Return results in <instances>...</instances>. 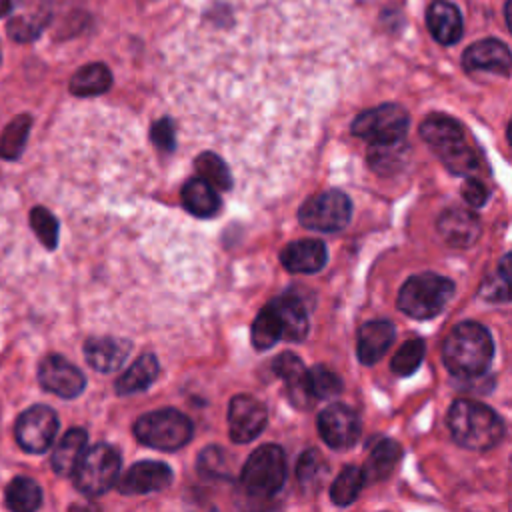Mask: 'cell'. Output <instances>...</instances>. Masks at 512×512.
<instances>
[{
    "mask_svg": "<svg viewBox=\"0 0 512 512\" xmlns=\"http://www.w3.org/2000/svg\"><path fill=\"white\" fill-rule=\"evenodd\" d=\"M326 474H328V464L316 448H308L300 454L298 466H296V476L304 490H308V492L318 490L322 486V480Z\"/></svg>",
    "mask_w": 512,
    "mask_h": 512,
    "instance_id": "obj_34",
    "label": "cell"
},
{
    "mask_svg": "<svg viewBox=\"0 0 512 512\" xmlns=\"http://www.w3.org/2000/svg\"><path fill=\"white\" fill-rule=\"evenodd\" d=\"M266 422H268V410L258 398L250 394H238L230 400L228 432L232 442L236 444L252 442L264 430Z\"/></svg>",
    "mask_w": 512,
    "mask_h": 512,
    "instance_id": "obj_11",
    "label": "cell"
},
{
    "mask_svg": "<svg viewBox=\"0 0 512 512\" xmlns=\"http://www.w3.org/2000/svg\"><path fill=\"white\" fill-rule=\"evenodd\" d=\"M462 66L468 72H494L500 76H508L512 66L510 48L496 38L478 40L464 50Z\"/></svg>",
    "mask_w": 512,
    "mask_h": 512,
    "instance_id": "obj_15",
    "label": "cell"
},
{
    "mask_svg": "<svg viewBox=\"0 0 512 512\" xmlns=\"http://www.w3.org/2000/svg\"><path fill=\"white\" fill-rule=\"evenodd\" d=\"M32 118L28 114H18L0 136V158L18 160L24 152Z\"/></svg>",
    "mask_w": 512,
    "mask_h": 512,
    "instance_id": "obj_33",
    "label": "cell"
},
{
    "mask_svg": "<svg viewBox=\"0 0 512 512\" xmlns=\"http://www.w3.org/2000/svg\"><path fill=\"white\" fill-rule=\"evenodd\" d=\"M394 340V324L388 320H370L360 326L356 352L358 360L366 366L376 364Z\"/></svg>",
    "mask_w": 512,
    "mask_h": 512,
    "instance_id": "obj_21",
    "label": "cell"
},
{
    "mask_svg": "<svg viewBox=\"0 0 512 512\" xmlns=\"http://www.w3.org/2000/svg\"><path fill=\"white\" fill-rule=\"evenodd\" d=\"M402 456V446L392 438H378L376 444L370 446V454L366 458V464L362 468L366 482H378L386 480L392 470L396 468L398 460Z\"/></svg>",
    "mask_w": 512,
    "mask_h": 512,
    "instance_id": "obj_25",
    "label": "cell"
},
{
    "mask_svg": "<svg viewBox=\"0 0 512 512\" xmlns=\"http://www.w3.org/2000/svg\"><path fill=\"white\" fill-rule=\"evenodd\" d=\"M422 140L440 156L446 150L464 142V130L458 120L446 114H430L420 124Z\"/></svg>",
    "mask_w": 512,
    "mask_h": 512,
    "instance_id": "obj_22",
    "label": "cell"
},
{
    "mask_svg": "<svg viewBox=\"0 0 512 512\" xmlns=\"http://www.w3.org/2000/svg\"><path fill=\"white\" fill-rule=\"evenodd\" d=\"M30 226L36 234V238L48 248L54 250L58 246V220L56 216L44 208V206H36L30 212Z\"/></svg>",
    "mask_w": 512,
    "mask_h": 512,
    "instance_id": "obj_39",
    "label": "cell"
},
{
    "mask_svg": "<svg viewBox=\"0 0 512 512\" xmlns=\"http://www.w3.org/2000/svg\"><path fill=\"white\" fill-rule=\"evenodd\" d=\"M424 352H426V344L422 338H410L406 340L398 352L392 356V362H390V368L396 376H410L418 370L422 358H424Z\"/></svg>",
    "mask_w": 512,
    "mask_h": 512,
    "instance_id": "obj_38",
    "label": "cell"
},
{
    "mask_svg": "<svg viewBox=\"0 0 512 512\" xmlns=\"http://www.w3.org/2000/svg\"><path fill=\"white\" fill-rule=\"evenodd\" d=\"M10 8H12V2H10V0H0V18H2V16H8Z\"/></svg>",
    "mask_w": 512,
    "mask_h": 512,
    "instance_id": "obj_44",
    "label": "cell"
},
{
    "mask_svg": "<svg viewBox=\"0 0 512 512\" xmlns=\"http://www.w3.org/2000/svg\"><path fill=\"white\" fill-rule=\"evenodd\" d=\"M182 204L184 208L198 216V218H210L214 214H218L222 202H220V194L214 186H210L206 180L198 178H190L184 186H182Z\"/></svg>",
    "mask_w": 512,
    "mask_h": 512,
    "instance_id": "obj_24",
    "label": "cell"
},
{
    "mask_svg": "<svg viewBox=\"0 0 512 512\" xmlns=\"http://www.w3.org/2000/svg\"><path fill=\"white\" fill-rule=\"evenodd\" d=\"M364 484H366V478L362 468L344 466L330 486V498L336 506H348L358 498Z\"/></svg>",
    "mask_w": 512,
    "mask_h": 512,
    "instance_id": "obj_32",
    "label": "cell"
},
{
    "mask_svg": "<svg viewBox=\"0 0 512 512\" xmlns=\"http://www.w3.org/2000/svg\"><path fill=\"white\" fill-rule=\"evenodd\" d=\"M278 340H282V324L278 314L274 312L272 304L268 302L254 318L252 330H250V342L256 350L264 352L272 348Z\"/></svg>",
    "mask_w": 512,
    "mask_h": 512,
    "instance_id": "obj_30",
    "label": "cell"
},
{
    "mask_svg": "<svg viewBox=\"0 0 512 512\" xmlns=\"http://www.w3.org/2000/svg\"><path fill=\"white\" fill-rule=\"evenodd\" d=\"M454 296V282L436 272H422L410 276L396 298L398 308L416 320L438 316Z\"/></svg>",
    "mask_w": 512,
    "mask_h": 512,
    "instance_id": "obj_3",
    "label": "cell"
},
{
    "mask_svg": "<svg viewBox=\"0 0 512 512\" xmlns=\"http://www.w3.org/2000/svg\"><path fill=\"white\" fill-rule=\"evenodd\" d=\"M286 480V456L278 444L256 448L240 470V486L254 498L274 496Z\"/></svg>",
    "mask_w": 512,
    "mask_h": 512,
    "instance_id": "obj_5",
    "label": "cell"
},
{
    "mask_svg": "<svg viewBox=\"0 0 512 512\" xmlns=\"http://www.w3.org/2000/svg\"><path fill=\"white\" fill-rule=\"evenodd\" d=\"M150 138L156 144L158 150L162 152H174L176 148V126L172 122V118L164 116L160 120H156L150 128Z\"/></svg>",
    "mask_w": 512,
    "mask_h": 512,
    "instance_id": "obj_42",
    "label": "cell"
},
{
    "mask_svg": "<svg viewBox=\"0 0 512 512\" xmlns=\"http://www.w3.org/2000/svg\"><path fill=\"white\" fill-rule=\"evenodd\" d=\"M198 472L206 478H228L230 468L226 464V452L220 446H206L198 456Z\"/></svg>",
    "mask_w": 512,
    "mask_h": 512,
    "instance_id": "obj_41",
    "label": "cell"
},
{
    "mask_svg": "<svg viewBox=\"0 0 512 512\" xmlns=\"http://www.w3.org/2000/svg\"><path fill=\"white\" fill-rule=\"evenodd\" d=\"M316 426L320 438L334 450H346L354 446L362 432L358 414L350 406L340 402L326 406L320 412Z\"/></svg>",
    "mask_w": 512,
    "mask_h": 512,
    "instance_id": "obj_10",
    "label": "cell"
},
{
    "mask_svg": "<svg viewBox=\"0 0 512 512\" xmlns=\"http://www.w3.org/2000/svg\"><path fill=\"white\" fill-rule=\"evenodd\" d=\"M50 18L52 8L48 0H16L8 12L6 32L14 42H32L44 32Z\"/></svg>",
    "mask_w": 512,
    "mask_h": 512,
    "instance_id": "obj_13",
    "label": "cell"
},
{
    "mask_svg": "<svg viewBox=\"0 0 512 512\" xmlns=\"http://www.w3.org/2000/svg\"><path fill=\"white\" fill-rule=\"evenodd\" d=\"M446 422L452 438L468 450H490L504 436L502 418L490 406L468 398L450 404Z\"/></svg>",
    "mask_w": 512,
    "mask_h": 512,
    "instance_id": "obj_2",
    "label": "cell"
},
{
    "mask_svg": "<svg viewBox=\"0 0 512 512\" xmlns=\"http://www.w3.org/2000/svg\"><path fill=\"white\" fill-rule=\"evenodd\" d=\"M120 452L106 444L98 442L90 448L84 450L82 458L78 460L72 476H74V486L84 494V496H100L108 492L118 476H120Z\"/></svg>",
    "mask_w": 512,
    "mask_h": 512,
    "instance_id": "obj_6",
    "label": "cell"
},
{
    "mask_svg": "<svg viewBox=\"0 0 512 512\" xmlns=\"http://www.w3.org/2000/svg\"><path fill=\"white\" fill-rule=\"evenodd\" d=\"M158 372H160V364L154 354L148 352V354L138 356L126 368V372L116 380V394L128 396V394L146 390L158 378Z\"/></svg>",
    "mask_w": 512,
    "mask_h": 512,
    "instance_id": "obj_26",
    "label": "cell"
},
{
    "mask_svg": "<svg viewBox=\"0 0 512 512\" xmlns=\"http://www.w3.org/2000/svg\"><path fill=\"white\" fill-rule=\"evenodd\" d=\"M460 192H462L464 202H466L468 206H472V208L484 206L486 200H488V196H490L486 184H484L482 180H478V178H472V176H468V178L462 182Z\"/></svg>",
    "mask_w": 512,
    "mask_h": 512,
    "instance_id": "obj_43",
    "label": "cell"
},
{
    "mask_svg": "<svg viewBox=\"0 0 512 512\" xmlns=\"http://www.w3.org/2000/svg\"><path fill=\"white\" fill-rule=\"evenodd\" d=\"M408 112L398 104H380L360 112L352 120V134L368 140V144H386L404 140L408 132Z\"/></svg>",
    "mask_w": 512,
    "mask_h": 512,
    "instance_id": "obj_7",
    "label": "cell"
},
{
    "mask_svg": "<svg viewBox=\"0 0 512 512\" xmlns=\"http://www.w3.org/2000/svg\"><path fill=\"white\" fill-rule=\"evenodd\" d=\"M270 370L284 380L286 384V390H288V396H290V402L298 408H310L312 406V396L308 392V384H306V366L304 362L292 354V352H282L278 354L272 364H270Z\"/></svg>",
    "mask_w": 512,
    "mask_h": 512,
    "instance_id": "obj_18",
    "label": "cell"
},
{
    "mask_svg": "<svg viewBox=\"0 0 512 512\" xmlns=\"http://www.w3.org/2000/svg\"><path fill=\"white\" fill-rule=\"evenodd\" d=\"M442 358L456 378H480L492 364L494 342L486 326L466 320L456 324L444 340Z\"/></svg>",
    "mask_w": 512,
    "mask_h": 512,
    "instance_id": "obj_1",
    "label": "cell"
},
{
    "mask_svg": "<svg viewBox=\"0 0 512 512\" xmlns=\"http://www.w3.org/2000/svg\"><path fill=\"white\" fill-rule=\"evenodd\" d=\"M352 216V202L340 190H326L310 196L298 210V222L318 232L342 230Z\"/></svg>",
    "mask_w": 512,
    "mask_h": 512,
    "instance_id": "obj_8",
    "label": "cell"
},
{
    "mask_svg": "<svg viewBox=\"0 0 512 512\" xmlns=\"http://www.w3.org/2000/svg\"><path fill=\"white\" fill-rule=\"evenodd\" d=\"M174 478V472L168 464L158 462V460H140L132 464L122 478L116 480L118 490L128 496H138V494H150L164 490L170 486Z\"/></svg>",
    "mask_w": 512,
    "mask_h": 512,
    "instance_id": "obj_14",
    "label": "cell"
},
{
    "mask_svg": "<svg viewBox=\"0 0 512 512\" xmlns=\"http://www.w3.org/2000/svg\"><path fill=\"white\" fill-rule=\"evenodd\" d=\"M132 344L124 338L92 336L84 342V358L98 372H114L128 358Z\"/></svg>",
    "mask_w": 512,
    "mask_h": 512,
    "instance_id": "obj_19",
    "label": "cell"
},
{
    "mask_svg": "<svg viewBox=\"0 0 512 512\" xmlns=\"http://www.w3.org/2000/svg\"><path fill=\"white\" fill-rule=\"evenodd\" d=\"M196 172L202 180H206L216 190H230L232 188V174L226 162L214 152H202L196 162Z\"/></svg>",
    "mask_w": 512,
    "mask_h": 512,
    "instance_id": "obj_36",
    "label": "cell"
},
{
    "mask_svg": "<svg viewBox=\"0 0 512 512\" xmlns=\"http://www.w3.org/2000/svg\"><path fill=\"white\" fill-rule=\"evenodd\" d=\"M0 60H2V52H0Z\"/></svg>",
    "mask_w": 512,
    "mask_h": 512,
    "instance_id": "obj_45",
    "label": "cell"
},
{
    "mask_svg": "<svg viewBox=\"0 0 512 512\" xmlns=\"http://www.w3.org/2000/svg\"><path fill=\"white\" fill-rule=\"evenodd\" d=\"M58 432V416L50 406L34 404L28 410H24L14 428L16 442L22 450L30 454H42L46 452Z\"/></svg>",
    "mask_w": 512,
    "mask_h": 512,
    "instance_id": "obj_9",
    "label": "cell"
},
{
    "mask_svg": "<svg viewBox=\"0 0 512 512\" xmlns=\"http://www.w3.org/2000/svg\"><path fill=\"white\" fill-rule=\"evenodd\" d=\"M112 86V74L106 64L92 62L74 72L70 78V92L80 98H90L108 92Z\"/></svg>",
    "mask_w": 512,
    "mask_h": 512,
    "instance_id": "obj_29",
    "label": "cell"
},
{
    "mask_svg": "<svg viewBox=\"0 0 512 512\" xmlns=\"http://www.w3.org/2000/svg\"><path fill=\"white\" fill-rule=\"evenodd\" d=\"M436 226L442 240L452 248H468L480 236V218L468 208L452 206L444 210Z\"/></svg>",
    "mask_w": 512,
    "mask_h": 512,
    "instance_id": "obj_16",
    "label": "cell"
},
{
    "mask_svg": "<svg viewBox=\"0 0 512 512\" xmlns=\"http://www.w3.org/2000/svg\"><path fill=\"white\" fill-rule=\"evenodd\" d=\"M438 158H440L442 164H444L452 174H456V176H466V174H470L472 170L478 168V156H476V152L466 144V140L460 142L458 146L446 150V152L440 154Z\"/></svg>",
    "mask_w": 512,
    "mask_h": 512,
    "instance_id": "obj_40",
    "label": "cell"
},
{
    "mask_svg": "<svg viewBox=\"0 0 512 512\" xmlns=\"http://www.w3.org/2000/svg\"><path fill=\"white\" fill-rule=\"evenodd\" d=\"M478 292L488 302H510V254L500 258L498 268L484 278Z\"/></svg>",
    "mask_w": 512,
    "mask_h": 512,
    "instance_id": "obj_37",
    "label": "cell"
},
{
    "mask_svg": "<svg viewBox=\"0 0 512 512\" xmlns=\"http://www.w3.org/2000/svg\"><path fill=\"white\" fill-rule=\"evenodd\" d=\"M88 448V434L82 428H70L52 452V470L60 476H72L78 460Z\"/></svg>",
    "mask_w": 512,
    "mask_h": 512,
    "instance_id": "obj_27",
    "label": "cell"
},
{
    "mask_svg": "<svg viewBox=\"0 0 512 512\" xmlns=\"http://www.w3.org/2000/svg\"><path fill=\"white\" fill-rule=\"evenodd\" d=\"M192 422L174 408H162L142 414L134 422V436L148 448L172 452L186 446L192 438Z\"/></svg>",
    "mask_w": 512,
    "mask_h": 512,
    "instance_id": "obj_4",
    "label": "cell"
},
{
    "mask_svg": "<svg viewBox=\"0 0 512 512\" xmlns=\"http://www.w3.org/2000/svg\"><path fill=\"white\" fill-rule=\"evenodd\" d=\"M408 154H410V146L406 144V140H396L386 144H370L366 160L376 174L392 176L404 168Z\"/></svg>",
    "mask_w": 512,
    "mask_h": 512,
    "instance_id": "obj_28",
    "label": "cell"
},
{
    "mask_svg": "<svg viewBox=\"0 0 512 512\" xmlns=\"http://www.w3.org/2000/svg\"><path fill=\"white\" fill-rule=\"evenodd\" d=\"M42 504V488L28 476H16L6 486V506L14 512H32Z\"/></svg>",
    "mask_w": 512,
    "mask_h": 512,
    "instance_id": "obj_31",
    "label": "cell"
},
{
    "mask_svg": "<svg viewBox=\"0 0 512 512\" xmlns=\"http://www.w3.org/2000/svg\"><path fill=\"white\" fill-rule=\"evenodd\" d=\"M326 258V244L316 238L294 240L280 252L282 266L294 274H314L324 268Z\"/></svg>",
    "mask_w": 512,
    "mask_h": 512,
    "instance_id": "obj_17",
    "label": "cell"
},
{
    "mask_svg": "<svg viewBox=\"0 0 512 512\" xmlns=\"http://www.w3.org/2000/svg\"><path fill=\"white\" fill-rule=\"evenodd\" d=\"M426 24L436 42L448 46L462 38L464 22L460 10L446 0H434L426 10Z\"/></svg>",
    "mask_w": 512,
    "mask_h": 512,
    "instance_id": "obj_20",
    "label": "cell"
},
{
    "mask_svg": "<svg viewBox=\"0 0 512 512\" xmlns=\"http://www.w3.org/2000/svg\"><path fill=\"white\" fill-rule=\"evenodd\" d=\"M38 380L46 392L68 400L80 396L86 386V376L82 370L58 354H50L40 362Z\"/></svg>",
    "mask_w": 512,
    "mask_h": 512,
    "instance_id": "obj_12",
    "label": "cell"
},
{
    "mask_svg": "<svg viewBox=\"0 0 512 512\" xmlns=\"http://www.w3.org/2000/svg\"><path fill=\"white\" fill-rule=\"evenodd\" d=\"M306 384L312 400L336 398L342 392L340 376L322 364H316L306 370Z\"/></svg>",
    "mask_w": 512,
    "mask_h": 512,
    "instance_id": "obj_35",
    "label": "cell"
},
{
    "mask_svg": "<svg viewBox=\"0 0 512 512\" xmlns=\"http://www.w3.org/2000/svg\"><path fill=\"white\" fill-rule=\"evenodd\" d=\"M270 304L280 318L282 338L292 340V342L304 340L308 334V312H306L304 302L294 292H286V294L270 300Z\"/></svg>",
    "mask_w": 512,
    "mask_h": 512,
    "instance_id": "obj_23",
    "label": "cell"
}]
</instances>
